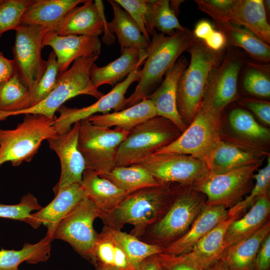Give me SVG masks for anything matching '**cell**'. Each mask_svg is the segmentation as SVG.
Instances as JSON below:
<instances>
[{
	"label": "cell",
	"instance_id": "44",
	"mask_svg": "<svg viewBox=\"0 0 270 270\" xmlns=\"http://www.w3.org/2000/svg\"><path fill=\"white\" fill-rule=\"evenodd\" d=\"M198 9L210 16L214 22H227L234 8L236 0H196Z\"/></svg>",
	"mask_w": 270,
	"mask_h": 270
},
{
	"label": "cell",
	"instance_id": "25",
	"mask_svg": "<svg viewBox=\"0 0 270 270\" xmlns=\"http://www.w3.org/2000/svg\"><path fill=\"white\" fill-rule=\"evenodd\" d=\"M154 104L149 99L140 102L122 110L102 114H96L88 118L92 124L130 132L146 120L156 116Z\"/></svg>",
	"mask_w": 270,
	"mask_h": 270
},
{
	"label": "cell",
	"instance_id": "13",
	"mask_svg": "<svg viewBox=\"0 0 270 270\" xmlns=\"http://www.w3.org/2000/svg\"><path fill=\"white\" fill-rule=\"evenodd\" d=\"M48 30L36 24L22 25L16 30L12 48L16 73L30 90L42 77L47 60L42 56V38Z\"/></svg>",
	"mask_w": 270,
	"mask_h": 270
},
{
	"label": "cell",
	"instance_id": "39",
	"mask_svg": "<svg viewBox=\"0 0 270 270\" xmlns=\"http://www.w3.org/2000/svg\"><path fill=\"white\" fill-rule=\"evenodd\" d=\"M95 263L120 270H134L123 250L106 232L102 230L94 248Z\"/></svg>",
	"mask_w": 270,
	"mask_h": 270
},
{
	"label": "cell",
	"instance_id": "33",
	"mask_svg": "<svg viewBox=\"0 0 270 270\" xmlns=\"http://www.w3.org/2000/svg\"><path fill=\"white\" fill-rule=\"evenodd\" d=\"M228 122L234 132L248 142V146L251 145L254 149L257 146L268 154L263 146L270 142V130L257 122L250 112L242 108H234L229 114Z\"/></svg>",
	"mask_w": 270,
	"mask_h": 270
},
{
	"label": "cell",
	"instance_id": "32",
	"mask_svg": "<svg viewBox=\"0 0 270 270\" xmlns=\"http://www.w3.org/2000/svg\"><path fill=\"white\" fill-rule=\"evenodd\" d=\"M108 2L112 7L114 16L113 20L108 22V27L112 34L116 35L120 52L128 48L146 50L150 42L143 35L136 24L114 0Z\"/></svg>",
	"mask_w": 270,
	"mask_h": 270
},
{
	"label": "cell",
	"instance_id": "15",
	"mask_svg": "<svg viewBox=\"0 0 270 270\" xmlns=\"http://www.w3.org/2000/svg\"><path fill=\"white\" fill-rule=\"evenodd\" d=\"M140 66L134 69L124 80L114 86L109 92L93 104L80 108H68L64 105L58 108L57 112L60 113V116L56 118L53 122L56 133L58 134L66 133L75 122L97 113L106 114L112 109L114 112L122 110L128 89L132 83L138 80L141 76Z\"/></svg>",
	"mask_w": 270,
	"mask_h": 270
},
{
	"label": "cell",
	"instance_id": "38",
	"mask_svg": "<svg viewBox=\"0 0 270 270\" xmlns=\"http://www.w3.org/2000/svg\"><path fill=\"white\" fill-rule=\"evenodd\" d=\"M146 19V28L149 36L152 35L156 29L170 36L176 30L185 28L180 24L171 9L168 0H148Z\"/></svg>",
	"mask_w": 270,
	"mask_h": 270
},
{
	"label": "cell",
	"instance_id": "27",
	"mask_svg": "<svg viewBox=\"0 0 270 270\" xmlns=\"http://www.w3.org/2000/svg\"><path fill=\"white\" fill-rule=\"evenodd\" d=\"M230 22L244 26L267 44L270 25L262 0H236Z\"/></svg>",
	"mask_w": 270,
	"mask_h": 270
},
{
	"label": "cell",
	"instance_id": "1",
	"mask_svg": "<svg viewBox=\"0 0 270 270\" xmlns=\"http://www.w3.org/2000/svg\"><path fill=\"white\" fill-rule=\"evenodd\" d=\"M152 36L138 83L132 94L126 98L122 110L147 99L162 82L168 69L197 40L192 31L187 28L176 30L170 36L155 30Z\"/></svg>",
	"mask_w": 270,
	"mask_h": 270
},
{
	"label": "cell",
	"instance_id": "3",
	"mask_svg": "<svg viewBox=\"0 0 270 270\" xmlns=\"http://www.w3.org/2000/svg\"><path fill=\"white\" fill-rule=\"evenodd\" d=\"M226 48L214 51L202 40L197 39L186 50L190 59L178 82L176 104L181 118L187 126L200 106L210 74L222 60Z\"/></svg>",
	"mask_w": 270,
	"mask_h": 270
},
{
	"label": "cell",
	"instance_id": "41",
	"mask_svg": "<svg viewBox=\"0 0 270 270\" xmlns=\"http://www.w3.org/2000/svg\"><path fill=\"white\" fill-rule=\"evenodd\" d=\"M254 179L256 182L250 194L244 200L228 210V218H240L261 196L268 194L270 184V158L268 156L266 166L254 174Z\"/></svg>",
	"mask_w": 270,
	"mask_h": 270
},
{
	"label": "cell",
	"instance_id": "6",
	"mask_svg": "<svg viewBox=\"0 0 270 270\" xmlns=\"http://www.w3.org/2000/svg\"><path fill=\"white\" fill-rule=\"evenodd\" d=\"M247 62L238 48L227 45L222 60L208 76L200 106L204 111L222 118L224 108L238 96V76Z\"/></svg>",
	"mask_w": 270,
	"mask_h": 270
},
{
	"label": "cell",
	"instance_id": "49",
	"mask_svg": "<svg viewBox=\"0 0 270 270\" xmlns=\"http://www.w3.org/2000/svg\"><path fill=\"white\" fill-rule=\"evenodd\" d=\"M16 72L13 60L6 58L0 52V84L10 79Z\"/></svg>",
	"mask_w": 270,
	"mask_h": 270
},
{
	"label": "cell",
	"instance_id": "22",
	"mask_svg": "<svg viewBox=\"0 0 270 270\" xmlns=\"http://www.w3.org/2000/svg\"><path fill=\"white\" fill-rule=\"evenodd\" d=\"M86 0H33L24 12L21 25H39L55 32L66 15Z\"/></svg>",
	"mask_w": 270,
	"mask_h": 270
},
{
	"label": "cell",
	"instance_id": "10",
	"mask_svg": "<svg viewBox=\"0 0 270 270\" xmlns=\"http://www.w3.org/2000/svg\"><path fill=\"white\" fill-rule=\"evenodd\" d=\"M262 164L246 166L218 174L208 172L191 186L206 196V205L222 206L230 208L250 192L254 172Z\"/></svg>",
	"mask_w": 270,
	"mask_h": 270
},
{
	"label": "cell",
	"instance_id": "53",
	"mask_svg": "<svg viewBox=\"0 0 270 270\" xmlns=\"http://www.w3.org/2000/svg\"><path fill=\"white\" fill-rule=\"evenodd\" d=\"M162 266L156 255L144 260L142 262L140 270H161Z\"/></svg>",
	"mask_w": 270,
	"mask_h": 270
},
{
	"label": "cell",
	"instance_id": "9",
	"mask_svg": "<svg viewBox=\"0 0 270 270\" xmlns=\"http://www.w3.org/2000/svg\"><path fill=\"white\" fill-rule=\"evenodd\" d=\"M128 133L94 125L88 118L80 120L78 146L86 168L99 176L110 172L116 166L118 148Z\"/></svg>",
	"mask_w": 270,
	"mask_h": 270
},
{
	"label": "cell",
	"instance_id": "24",
	"mask_svg": "<svg viewBox=\"0 0 270 270\" xmlns=\"http://www.w3.org/2000/svg\"><path fill=\"white\" fill-rule=\"evenodd\" d=\"M81 186L86 198L100 210V213L110 212L130 194L90 168L84 170Z\"/></svg>",
	"mask_w": 270,
	"mask_h": 270
},
{
	"label": "cell",
	"instance_id": "55",
	"mask_svg": "<svg viewBox=\"0 0 270 270\" xmlns=\"http://www.w3.org/2000/svg\"><path fill=\"white\" fill-rule=\"evenodd\" d=\"M184 2L183 0H170V5L171 9L174 11L175 14L177 16L179 12V6L180 4Z\"/></svg>",
	"mask_w": 270,
	"mask_h": 270
},
{
	"label": "cell",
	"instance_id": "19",
	"mask_svg": "<svg viewBox=\"0 0 270 270\" xmlns=\"http://www.w3.org/2000/svg\"><path fill=\"white\" fill-rule=\"evenodd\" d=\"M86 195L80 184H74L64 187L55 195L46 206L31 214L25 222L34 228L42 224L47 228L46 236L52 241L56 226L63 218Z\"/></svg>",
	"mask_w": 270,
	"mask_h": 270
},
{
	"label": "cell",
	"instance_id": "16",
	"mask_svg": "<svg viewBox=\"0 0 270 270\" xmlns=\"http://www.w3.org/2000/svg\"><path fill=\"white\" fill-rule=\"evenodd\" d=\"M80 126V121L77 122L66 133L47 140L50 148L56 152L60 162V178L53 188L55 195L66 186L81 184L86 165L78 146Z\"/></svg>",
	"mask_w": 270,
	"mask_h": 270
},
{
	"label": "cell",
	"instance_id": "29",
	"mask_svg": "<svg viewBox=\"0 0 270 270\" xmlns=\"http://www.w3.org/2000/svg\"><path fill=\"white\" fill-rule=\"evenodd\" d=\"M236 216L228 218L204 236L188 254L206 270L222 258L228 246L225 235L230 224Z\"/></svg>",
	"mask_w": 270,
	"mask_h": 270
},
{
	"label": "cell",
	"instance_id": "18",
	"mask_svg": "<svg viewBox=\"0 0 270 270\" xmlns=\"http://www.w3.org/2000/svg\"><path fill=\"white\" fill-rule=\"evenodd\" d=\"M42 46H50L56 54L59 72L67 70L72 62L82 57L100 53L101 42L98 37L68 35L61 36L48 32L42 38Z\"/></svg>",
	"mask_w": 270,
	"mask_h": 270
},
{
	"label": "cell",
	"instance_id": "20",
	"mask_svg": "<svg viewBox=\"0 0 270 270\" xmlns=\"http://www.w3.org/2000/svg\"><path fill=\"white\" fill-rule=\"evenodd\" d=\"M228 218V209L226 207L206 204L187 232L177 240L164 246L162 254L170 256L189 254L204 236Z\"/></svg>",
	"mask_w": 270,
	"mask_h": 270
},
{
	"label": "cell",
	"instance_id": "56",
	"mask_svg": "<svg viewBox=\"0 0 270 270\" xmlns=\"http://www.w3.org/2000/svg\"><path fill=\"white\" fill-rule=\"evenodd\" d=\"M94 266H95L96 270H120L110 267L102 266L100 264H96Z\"/></svg>",
	"mask_w": 270,
	"mask_h": 270
},
{
	"label": "cell",
	"instance_id": "12",
	"mask_svg": "<svg viewBox=\"0 0 270 270\" xmlns=\"http://www.w3.org/2000/svg\"><path fill=\"white\" fill-rule=\"evenodd\" d=\"M101 212L86 197L60 221L52 238L68 242L82 257L94 264V248L98 233L93 223Z\"/></svg>",
	"mask_w": 270,
	"mask_h": 270
},
{
	"label": "cell",
	"instance_id": "8",
	"mask_svg": "<svg viewBox=\"0 0 270 270\" xmlns=\"http://www.w3.org/2000/svg\"><path fill=\"white\" fill-rule=\"evenodd\" d=\"M180 186L174 191L172 202L165 214L146 231L155 242L166 246L186 233L206 206L203 194L191 186Z\"/></svg>",
	"mask_w": 270,
	"mask_h": 270
},
{
	"label": "cell",
	"instance_id": "36",
	"mask_svg": "<svg viewBox=\"0 0 270 270\" xmlns=\"http://www.w3.org/2000/svg\"><path fill=\"white\" fill-rule=\"evenodd\" d=\"M50 239L45 236L34 244L25 243L20 250H0V270H19L18 266L23 262L36 264L46 261L50 257Z\"/></svg>",
	"mask_w": 270,
	"mask_h": 270
},
{
	"label": "cell",
	"instance_id": "35",
	"mask_svg": "<svg viewBox=\"0 0 270 270\" xmlns=\"http://www.w3.org/2000/svg\"><path fill=\"white\" fill-rule=\"evenodd\" d=\"M102 230L123 250L134 270H140L142 262L148 258L163 252L164 246L144 242L135 236L123 232L120 230L104 225Z\"/></svg>",
	"mask_w": 270,
	"mask_h": 270
},
{
	"label": "cell",
	"instance_id": "17",
	"mask_svg": "<svg viewBox=\"0 0 270 270\" xmlns=\"http://www.w3.org/2000/svg\"><path fill=\"white\" fill-rule=\"evenodd\" d=\"M188 66V60L180 56L165 73V78L148 98L154 106L157 116L172 122L182 132L188 127L178 113L176 104L177 88L179 79ZM147 98V99H148Z\"/></svg>",
	"mask_w": 270,
	"mask_h": 270
},
{
	"label": "cell",
	"instance_id": "2",
	"mask_svg": "<svg viewBox=\"0 0 270 270\" xmlns=\"http://www.w3.org/2000/svg\"><path fill=\"white\" fill-rule=\"evenodd\" d=\"M170 184L163 182L131 192L112 211L100 213L99 218L104 225L117 230L132 224L130 234L141 236L170 207L174 197Z\"/></svg>",
	"mask_w": 270,
	"mask_h": 270
},
{
	"label": "cell",
	"instance_id": "51",
	"mask_svg": "<svg viewBox=\"0 0 270 270\" xmlns=\"http://www.w3.org/2000/svg\"><path fill=\"white\" fill-rule=\"evenodd\" d=\"M94 3L96 4L100 18L102 20L104 24V35L102 37V40L104 42L108 45H110L112 44L114 40V36L110 32L108 27V22H106V20L104 14V7L102 0H96L94 1Z\"/></svg>",
	"mask_w": 270,
	"mask_h": 270
},
{
	"label": "cell",
	"instance_id": "50",
	"mask_svg": "<svg viewBox=\"0 0 270 270\" xmlns=\"http://www.w3.org/2000/svg\"><path fill=\"white\" fill-rule=\"evenodd\" d=\"M203 41L208 48L214 51L223 50L227 46L226 40L224 34L218 30H214Z\"/></svg>",
	"mask_w": 270,
	"mask_h": 270
},
{
	"label": "cell",
	"instance_id": "54",
	"mask_svg": "<svg viewBox=\"0 0 270 270\" xmlns=\"http://www.w3.org/2000/svg\"><path fill=\"white\" fill-rule=\"evenodd\" d=\"M206 270H230V269L225 260L222 258Z\"/></svg>",
	"mask_w": 270,
	"mask_h": 270
},
{
	"label": "cell",
	"instance_id": "11",
	"mask_svg": "<svg viewBox=\"0 0 270 270\" xmlns=\"http://www.w3.org/2000/svg\"><path fill=\"white\" fill-rule=\"evenodd\" d=\"M221 118H216L200 106L192 122L180 136L154 154H178L198 158L205 164L222 140Z\"/></svg>",
	"mask_w": 270,
	"mask_h": 270
},
{
	"label": "cell",
	"instance_id": "46",
	"mask_svg": "<svg viewBox=\"0 0 270 270\" xmlns=\"http://www.w3.org/2000/svg\"><path fill=\"white\" fill-rule=\"evenodd\" d=\"M156 256L162 266L166 270H206L188 254L170 256L162 253Z\"/></svg>",
	"mask_w": 270,
	"mask_h": 270
},
{
	"label": "cell",
	"instance_id": "48",
	"mask_svg": "<svg viewBox=\"0 0 270 270\" xmlns=\"http://www.w3.org/2000/svg\"><path fill=\"white\" fill-rule=\"evenodd\" d=\"M270 268V233L263 240L256 256L252 270H269Z\"/></svg>",
	"mask_w": 270,
	"mask_h": 270
},
{
	"label": "cell",
	"instance_id": "30",
	"mask_svg": "<svg viewBox=\"0 0 270 270\" xmlns=\"http://www.w3.org/2000/svg\"><path fill=\"white\" fill-rule=\"evenodd\" d=\"M214 24L217 30L224 34L228 46L243 49L255 61L270 62V46L250 30L230 22Z\"/></svg>",
	"mask_w": 270,
	"mask_h": 270
},
{
	"label": "cell",
	"instance_id": "43",
	"mask_svg": "<svg viewBox=\"0 0 270 270\" xmlns=\"http://www.w3.org/2000/svg\"><path fill=\"white\" fill-rule=\"evenodd\" d=\"M42 208L37 198L32 194L28 193L22 196L18 204H0V218L25 222L32 211L38 210Z\"/></svg>",
	"mask_w": 270,
	"mask_h": 270
},
{
	"label": "cell",
	"instance_id": "21",
	"mask_svg": "<svg viewBox=\"0 0 270 270\" xmlns=\"http://www.w3.org/2000/svg\"><path fill=\"white\" fill-rule=\"evenodd\" d=\"M120 52V57L105 66L92 64L90 76L96 88L104 84L116 86L122 82L134 69L142 64L146 58V50L128 48Z\"/></svg>",
	"mask_w": 270,
	"mask_h": 270
},
{
	"label": "cell",
	"instance_id": "47",
	"mask_svg": "<svg viewBox=\"0 0 270 270\" xmlns=\"http://www.w3.org/2000/svg\"><path fill=\"white\" fill-rule=\"evenodd\" d=\"M250 110L262 122L270 124V102L262 99L244 98L240 102Z\"/></svg>",
	"mask_w": 270,
	"mask_h": 270
},
{
	"label": "cell",
	"instance_id": "7",
	"mask_svg": "<svg viewBox=\"0 0 270 270\" xmlns=\"http://www.w3.org/2000/svg\"><path fill=\"white\" fill-rule=\"evenodd\" d=\"M181 134L168 120L158 116L151 118L129 132L118 148L116 166L136 164L172 143Z\"/></svg>",
	"mask_w": 270,
	"mask_h": 270
},
{
	"label": "cell",
	"instance_id": "28",
	"mask_svg": "<svg viewBox=\"0 0 270 270\" xmlns=\"http://www.w3.org/2000/svg\"><path fill=\"white\" fill-rule=\"evenodd\" d=\"M262 160L260 156L222 139L206 164L210 173L218 174Z\"/></svg>",
	"mask_w": 270,
	"mask_h": 270
},
{
	"label": "cell",
	"instance_id": "57",
	"mask_svg": "<svg viewBox=\"0 0 270 270\" xmlns=\"http://www.w3.org/2000/svg\"><path fill=\"white\" fill-rule=\"evenodd\" d=\"M161 270H166V269L164 268L163 266H162V268Z\"/></svg>",
	"mask_w": 270,
	"mask_h": 270
},
{
	"label": "cell",
	"instance_id": "45",
	"mask_svg": "<svg viewBox=\"0 0 270 270\" xmlns=\"http://www.w3.org/2000/svg\"><path fill=\"white\" fill-rule=\"evenodd\" d=\"M128 12L136 24L146 38H150L146 28V13L148 0H114Z\"/></svg>",
	"mask_w": 270,
	"mask_h": 270
},
{
	"label": "cell",
	"instance_id": "4",
	"mask_svg": "<svg viewBox=\"0 0 270 270\" xmlns=\"http://www.w3.org/2000/svg\"><path fill=\"white\" fill-rule=\"evenodd\" d=\"M24 115L16 128H0V166L7 162L14 166L30 162L42 141L58 134L52 125L55 118L37 114Z\"/></svg>",
	"mask_w": 270,
	"mask_h": 270
},
{
	"label": "cell",
	"instance_id": "40",
	"mask_svg": "<svg viewBox=\"0 0 270 270\" xmlns=\"http://www.w3.org/2000/svg\"><path fill=\"white\" fill-rule=\"evenodd\" d=\"M246 68L242 78L244 90L252 96L269 98L270 96V65L261 62H246Z\"/></svg>",
	"mask_w": 270,
	"mask_h": 270
},
{
	"label": "cell",
	"instance_id": "34",
	"mask_svg": "<svg viewBox=\"0 0 270 270\" xmlns=\"http://www.w3.org/2000/svg\"><path fill=\"white\" fill-rule=\"evenodd\" d=\"M100 176L128 193L163 183L156 179L146 168L140 164L116 166L110 172Z\"/></svg>",
	"mask_w": 270,
	"mask_h": 270
},
{
	"label": "cell",
	"instance_id": "23",
	"mask_svg": "<svg viewBox=\"0 0 270 270\" xmlns=\"http://www.w3.org/2000/svg\"><path fill=\"white\" fill-rule=\"evenodd\" d=\"M104 32V24L92 0H86L81 6L72 8L64 17L55 32L68 35L98 37Z\"/></svg>",
	"mask_w": 270,
	"mask_h": 270
},
{
	"label": "cell",
	"instance_id": "37",
	"mask_svg": "<svg viewBox=\"0 0 270 270\" xmlns=\"http://www.w3.org/2000/svg\"><path fill=\"white\" fill-rule=\"evenodd\" d=\"M59 73L56 56L52 51L49 54L46 69L40 80L9 112L0 116V122L14 112L30 108L44 100L54 88Z\"/></svg>",
	"mask_w": 270,
	"mask_h": 270
},
{
	"label": "cell",
	"instance_id": "5",
	"mask_svg": "<svg viewBox=\"0 0 270 270\" xmlns=\"http://www.w3.org/2000/svg\"><path fill=\"white\" fill-rule=\"evenodd\" d=\"M98 56L91 55L76 60L67 70L59 73L54 88L38 104L11 114L10 116L37 114L54 119L55 112L66 100L77 96L86 94L98 100L104 95L92 84L90 70Z\"/></svg>",
	"mask_w": 270,
	"mask_h": 270
},
{
	"label": "cell",
	"instance_id": "52",
	"mask_svg": "<svg viewBox=\"0 0 270 270\" xmlns=\"http://www.w3.org/2000/svg\"><path fill=\"white\" fill-rule=\"evenodd\" d=\"M214 30L213 26L209 21L203 20L196 24L192 32L196 39L204 40Z\"/></svg>",
	"mask_w": 270,
	"mask_h": 270
},
{
	"label": "cell",
	"instance_id": "42",
	"mask_svg": "<svg viewBox=\"0 0 270 270\" xmlns=\"http://www.w3.org/2000/svg\"><path fill=\"white\" fill-rule=\"evenodd\" d=\"M33 0H0V38L9 30L20 28L24 12Z\"/></svg>",
	"mask_w": 270,
	"mask_h": 270
},
{
	"label": "cell",
	"instance_id": "14",
	"mask_svg": "<svg viewBox=\"0 0 270 270\" xmlns=\"http://www.w3.org/2000/svg\"><path fill=\"white\" fill-rule=\"evenodd\" d=\"M136 164L144 166L162 182H177L183 186H192L208 172L204 161L184 154H154Z\"/></svg>",
	"mask_w": 270,
	"mask_h": 270
},
{
	"label": "cell",
	"instance_id": "26",
	"mask_svg": "<svg viewBox=\"0 0 270 270\" xmlns=\"http://www.w3.org/2000/svg\"><path fill=\"white\" fill-rule=\"evenodd\" d=\"M270 200L268 194L259 198L240 218L234 220L227 228L225 241L228 247L252 236L269 220Z\"/></svg>",
	"mask_w": 270,
	"mask_h": 270
},
{
	"label": "cell",
	"instance_id": "31",
	"mask_svg": "<svg viewBox=\"0 0 270 270\" xmlns=\"http://www.w3.org/2000/svg\"><path fill=\"white\" fill-rule=\"evenodd\" d=\"M269 233L270 220L252 236L228 247L222 258L230 270H252L260 245Z\"/></svg>",
	"mask_w": 270,
	"mask_h": 270
}]
</instances>
